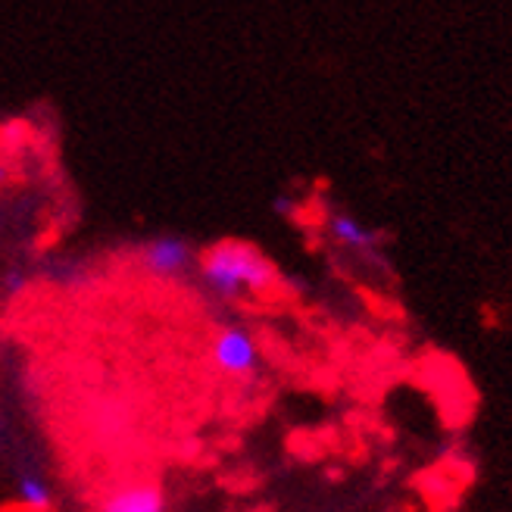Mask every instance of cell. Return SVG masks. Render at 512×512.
Listing matches in <instances>:
<instances>
[{"label": "cell", "mask_w": 512, "mask_h": 512, "mask_svg": "<svg viewBox=\"0 0 512 512\" xmlns=\"http://www.w3.org/2000/svg\"><path fill=\"white\" fill-rule=\"evenodd\" d=\"M141 263L150 275L157 278H175L182 275L191 266V247L185 238H175V235H160L153 238L144 253H141Z\"/></svg>", "instance_id": "3957f363"}, {"label": "cell", "mask_w": 512, "mask_h": 512, "mask_svg": "<svg viewBox=\"0 0 512 512\" xmlns=\"http://www.w3.org/2000/svg\"><path fill=\"white\" fill-rule=\"evenodd\" d=\"M16 500L32 512H47L50 506H54V488H50L41 475L29 472L16 481Z\"/></svg>", "instance_id": "8992f818"}, {"label": "cell", "mask_w": 512, "mask_h": 512, "mask_svg": "<svg viewBox=\"0 0 512 512\" xmlns=\"http://www.w3.org/2000/svg\"><path fill=\"white\" fill-rule=\"evenodd\" d=\"M4 182H7V166L0 163V185H4Z\"/></svg>", "instance_id": "ba28073f"}, {"label": "cell", "mask_w": 512, "mask_h": 512, "mask_svg": "<svg viewBox=\"0 0 512 512\" xmlns=\"http://www.w3.org/2000/svg\"><path fill=\"white\" fill-rule=\"evenodd\" d=\"M210 356H213V366L222 372V375H250L260 363V347H256L253 335L241 325H228L222 328L219 335L213 338V347H210Z\"/></svg>", "instance_id": "7a4b0ae2"}, {"label": "cell", "mask_w": 512, "mask_h": 512, "mask_svg": "<svg viewBox=\"0 0 512 512\" xmlns=\"http://www.w3.org/2000/svg\"><path fill=\"white\" fill-rule=\"evenodd\" d=\"M328 235L335 238L341 247L347 250H356V253H375L378 247V232L369 225H363L356 216L350 213H331L328 216Z\"/></svg>", "instance_id": "5b68a950"}, {"label": "cell", "mask_w": 512, "mask_h": 512, "mask_svg": "<svg viewBox=\"0 0 512 512\" xmlns=\"http://www.w3.org/2000/svg\"><path fill=\"white\" fill-rule=\"evenodd\" d=\"M200 275L207 281V288L222 300L260 294L275 281V269L266 256L256 247L238 241H222L203 253Z\"/></svg>", "instance_id": "6da1fadb"}, {"label": "cell", "mask_w": 512, "mask_h": 512, "mask_svg": "<svg viewBox=\"0 0 512 512\" xmlns=\"http://www.w3.org/2000/svg\"><path fill=\"white\" fill-rule=\"evenodd\" d=\"M25 288H29V275H25L22 269H10V272L4 275V291H7L10 297H19Z\"/></svg>", "instance_id": "52a82bcc"}, {"label": "cell", "mask_w": 512, "mask_h": 512, "mask_svg": "<svg viewBox=\"0 0 512 512\" xmlns=\"http://www.w3.org/2000/svg\"><path fill=\"white\" fill-rule=\"evenodd\" d=\"M100 512H166V497L157 484L150 481H135V484H122L119 491H113Z\"/></svg>", "instance_id": "277c9868"}]
</instances>
